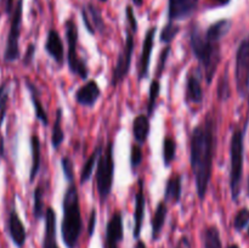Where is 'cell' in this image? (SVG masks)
<instances>
[{
  "instance_id": "obj_37",
  "label": "cell",
  "mask_w": 249,
  "mask_h": 248,
  "mask_svg": "<svg viewBox=\"0 0 249 248\" xmlns=\"http://www.w3.org/2000/svg\"><path fill=\"white\" fill-rule=\"evenodd\" d=\"M61 165H62V170L66 179L70 182L73 181V179H74V174H73V163L68 156H65V157L61 159Z\"/></svg>"
},
{
  "instance_id": "obj_31",
  "label": "cell",
  "mask_w": 249,
  "mask_h": 248,
  "mask_svg": "<svg viewBox=\"0 0 249 248\" xmlns=\"http://www.w3.org/2000/svg\"><path fill=\"white\" fill-rule=\"evenodd\" d=\"M160 80L155 79L152 80L150 87V96H148V105H147V117L153 116V112H155L156 108V104H157V99L158 95H160Z\"/></svg>"
},
{
  "instance_id": "obj_50",
  "label": "cell",
  "mask_w": 249,
  "mask_h": 248,
  "mask_svg": "<svg viewBox=\"0 0 249 248\" xmlns=\"http://www.w3.org/2000/svg\"><path fill=\"white\" fill-rule=\"evenodd\" d=\"M178 248H181V247H178Z\"/></svg>"
},
{
  "instance_id": "obj_45",
  "label": "cell",
  "mask_w": 249,
  "mask_h": 248,
  "mask_svg": "<svg viewBox=\"0 0 249 248\" xmlns=\"http://www.w3.org/2000/svg\"><path fill=\"white\" fill-rule=\"evenodd\" d=\"M133 2H134V5H135V6H141V5H142V2H143V0H133Z\"/></svg>"
},
{
  "instance_id": "obj_6",
  "label": "cell",
  "mask_w": 249,
  "mask_h": 248,
  "mask_svg": "<svg viewBox=\"0 0 249 248\" xmlns=\"http://www.w3.org/2000/svg\"><path fill=\"white\" fill-rule=\"evenodd\" d=\"M66 39H67L68 53H67V63L68 68L72 73L77 74L80 79H87L89 77V70H88L87 62L79 57L78 53V27L72 18L65 22Z\"/></svg>"
},
{
  "instance_id": "obj_11",
  "label": "cell",
  "mask_w": 249,
  "mask_h": 248,
  "mask_svg": "<svg viewBox=\"0 0 249 248\" xmlns=\"http://www.w3.org/2000/svg\"><path fill=\"white\" fill-rule=\"evenodd\" d=\"M122 240H123V218L121 212H116L112 214L107 224L105 248H118Z\"/></svg>"
},
{
  "instance_id": "obj_26",
  "label": "cell",
  "mask_w": 249,
  "mask_h": 248,
  "mask_svg": "<svg viewBox=\"0 0 249 248\" xmlns=\"http://www.w3.org/2000/svg\"><path fill=\"white\" fill-rule=\"evenodd\" d=\"M102 150H104V146L97 145L96 148L92 151L91 155H90L89 157H88V159L84 162L82 172H80V184H84V182H87L88 180L91 177L92 172H94L95 163H97V160H99V157L100 155H101Z\"/></svg>"
},
{
  "instance_id": "obj_28",
  "label": "cell",
  "mask_w": 249,
  "mask_h": 248,
  "mask_svg": "<svg viewBox=\"0 0 249 248\" xmlns=\"http://www.w3.org/2000/svg\"><path fill=\"white\" fill-rule=\"evenodd\" d=\"M61 122H62V108H58L56 112V119L53 126V135H51V142H53L55 150H57L65 140V134H63Z\"/></svg>"
},
{
  "instance_id": "obj_42",
  "label": "cell",
  "mask_w": 249,
  "mask_h": 248,
  "mask_svg": "<svg viewBox=\"0 0 249 248\" xmlns=\"http://www.w3.org/2000/svg\"><path fill=\"white\" fill-rule=\"evenodd\" d=\"M230 1L231 0H214V4H215L216 6H225V5H228Z\"/></svg>"
},
{
  "instance_id": "obj_3",
  "label": "cell",
  "mask_w": 249,
  "mask_h": 248,
  "mask_svg": "<svg viewBox=\"0 0 249 248\" xmlns=\"http://www.w3.org/2000/svg\"><path fill=\"white\" fill-rule=\"evenodd\" d=\"M190 45L199 65L203 67L207 84H211L221 60L220 44L208 40L198 26H194L190 33Z\"/></svg>"
},
{
  "instance_id": "obj_49",
  "label": "cell",
  "mask_w": 249,
  "mask_h": 248,
  "mask_svg": "<svg viewBox=\"0 0 249 248\" xmlns=\"http://www.w3.org/2000/svg\"><path fill=\"white\" fill-rule=\"evenodd\" d=\"M248 235H249V229H248Z\"/></svg>"
},
{
  "instance_id": "obj_29",
  "label": "cell",
  "mask_w": 249,
  "mask_h": 248,
  "mask_svg": "<svg viewBox=\"0 0 249 248\" xmlns=\"http://www.w3.org/2000/svg\"><path fill=\"white\" fill-rule=\"evenodd\" d=\"M175 153H177V142L170 136H165L163 141V162L165 167H169L175 159Z\"/></svg>"
},
{
  "instance_id": "obj_25",
  "label": "cell",
  "mask_w": 249,
  "mask_h": 248,
  "mask_svg": "<svg viewBox=\"0 0 249 248\" xmlns=\"http://www.w3.org/2000/svg\"><path fill=\"white\" fill-rule=\"evenodd\" d=\"M231 29V21L230 19H220V21L215 22L212 24L207 32L204 33L206 38L211 41H215V43H220L221 38L229 33Z\"/></svg>"
},
{
  "instance_id": "obj_8",
  "label": "cell",
  "mask_w": 249,
  "mask_h": 248,
  "mask_svg": "<svg viewBox=\"0 0 249 248\" xmlns=\"http://www.w3.org/2000/svg\"><path fill=\"white\" fill-rule=\"evenodd\" d=\"M134 46H135V40H134V33L130 28H126L125 31V41L119 53L118 58H117L116 66L113 67L112 72V87L116 88L119 83L123 82L128 75L129 70L131 66V58H133Z\"/></svg>"
},
{
  "instance_id": "obj_21",
  "label": "cell",
  "mask_w": 249,
  "mask_h": 248,
  "mask_svg": "<svg viewBox=\"0 0 249 248\" xmlns=\"http://www.w3.org/2000/svg\"><path fill=\"white\" fill-rule=\"evenodd\" d=\"M182 192V182L181 175L174 174L168 179L167 186L164 192V201L172 202V203H179L181 198Z\"/></svg>"
},
{
  "instance_id": "obj_17",
  "label": "cell",
  "mask_w": 249,
  "mask_h": 248,
  "mask_svg": "<svg viewBox=\"0 0 249 248\" xmlns=\"http://www.w3.org/2000/svg\"><path fill=\"white\" fill-rule=\"evenodd\" d=\"M146 198L143 194V181L139 179V190L135 194V208H134V237L139 238L142 228V221L145 218Z\"/></svg>"
},
{
  "instance_id": "obj_10",
  "label": "cell",
  "mask_w": 249,
  "mask_h": 248,
  "mask_svg": "<svg viewBox=\"0 0 249 248\" xmlns=\"http://www.w3.org/2000/svg\"><path fill=\"white\" fill-rule=\"evenodd\" d=\"M199 0H169L168 16L169 22L180 21L191 16L196 11Z\"/></svg>"
},
{
  "instance_id": "obj_40",
  "label": "cell",
  "mask_w": 249,
  "mask_h": 248,
  "mask_svg": "<svg viewBox=\"0 0 249 248\" xmlns=\"http://www.w3.org/2000/svg\"><path fill=\"white\" fill-rule=\"evenodd\" d=\"M96 216L97 213L95 209H92L91 213H90V218H89V224H88V236L91 237L92 233L95 231V225H96Z\"/></svg>"
},
{
  "instance_id": "obj_38",
  "label": "cell",
  "mask_w": 249,
  "mask_h": 248,
  "mask_svg": "<svg viewBox=\"0 0 249 248\" xmlns=\"http://www.w3.org/2000/svg\"><path fill=\"white\" fill-rule=\"evenodd\" d=\"M169 53H170V45H167L164 48V50L162 51V53H160V62H158V67H157V78L162 77V73H163V71H164L165 63H167Z\"/></svg>"
},
{
  "instance_id": "obj_46",
  "label": "cell",
  "mask_w": 249,
  "mask_h": 248,
  "mask_svg": "<svg viewBox=\"0 0 249 248\" xmlns=\"http://www.w3.org/2000/svg\"><path fill=\"white\" fill-rule=\"evenodd\" d=\"M228 248H240L237 245H230Z\"/></svg>"
},
{
  "instance_id": "obj_33",
  "label": "cell",
  "mask_w": 249,
  "mask_h": 248,
  "mask_svg": "<svg viewBox=\"0 0 249 248\" xmlns=\"http://www.w3.org/2000/svg\"><path fill=\"white\" fill-rule=\"evenodd\" d=\"M180 32V27L174 24L173 22H168L165 24V27L163 28L162 33H160V41L167 45H169L173 40L175 39V36L178 35V33Z\"/></svg>"
},
{
  "instance_id": "obj_9",
  "label": "cell",
  "mask_w": 249,
  "mask_h": 248,
  "mask_svg": "<svg viewBox=\"0 0 249 248\" xmlns=\"http://www.w3.org/2000/svg\"><path fill=\"white\" fill-rule=\"evenodd\" d=\"M236 85L240 96H246L249 88V38L243 39L236 53Z\"/></svg>"
},
{
  "instance_id": "obj_13",
  "label": "cell",
  "mask_w": 249,
  "mask_h": 248,
  "mask_svg": "<svg viewBox=\"0 0 249 248\" xmlns=\"http://www.w3.org/2000/svg\"><path fill=\"white\" fill-rule=\"evenodd\" d=\"M202 70L195 68L189 73L186 83V99L194 105H201L203 102V89H202Z\"/></svg>"
},
{
  "instance_id": "obj_30",
  "label": "cell",
  "mask_w": 249,
  "mask_h": 248,
  "mask_svg": "<svg viewBox=\"0 0 249 248\" xmlns=\"http://www.w3.org/2000/svg\"><path fill=\"white\" fill-rule=\"evenodd\" d=\"M44 190L43 185H38L34 190V207L33 213L34 218L36 220H40L44 215H45V211H44Z\"/></svg>"
},
{
  "instance_id": "obj_18",
  "label": "cell",
  "mask_w": 249,
  "mask_h": 248,
  "mask_svg": "<svg viewBox=\"0 0 249 248\" xmlns=\"http://www.w3.org/2000/svg\"><path fill=\"white\" fill-rule=\"evenodd\" d=\"M45 50L57 65L62 66L65 62V49H63L62 39L56 29H50L48 33V38L45 41Z\"/></svg>"
},
{
  "instance_id": "obj_20",
  "label": "cell",
  "mask_w": 249,
  "mask_h": 248,
  "mask_svg": "<svg viewBox=\"0 0 249 248\" xmlns=\"http://www.w3.org/2000/svg\"><path fill=\"white\" fill-rule=\"evenodd\" d=\"M26 87L28 89L29 94H31V100L33 102L34 111H36V116L44 125H48L49 124V117L46 113L45 108H44L43 104H41L40 99V91H39L38 87H36L34 83H32L29 79H26Z\"/></svg>"
},
{
  "instance_id": "obj_5",
  "label": "cell",
  "mask_w": 249,
  "mask_h": 248,
  "mask_svg": "<svg viewBox=\"0 0 249 248\" xmlns=\"http://www.w3.org/2000/svg\"><path fill=\"white\" fill-rule=\"evenodd\" d=\"M113 173H114V162H113V142L108 141L106 147L102 150L97 160L96 170V187L101 203H105L108 198L112 191L113 185Z\"/></svg>"
},
{
  "instance_id": "obj_34",
  "label": "cell",
  "mask_w": 249,
  "mask_h": 248,
  "mask_svg": "<svg viewBox=\"0 0 249 248\" xmlns=\"http://www.w3.org/2000/svg\"><path fill=\"white\" fill-rule=\"evenodd\" d=\"M231 95V89H230V83H229V75L228 72L224 73L223 77L219 80L218 85V97L220 101H226L229 100Z\"/></svg>"
},
{
  "instance_id": "obj_23",
  "label": "cell",
  "mask_w": 249,
  "mask_h": 248,
  "mask_svg": "<svg viewBox=\"0 0 249 248\" xmlns=\"http://www.w3.org/2000/svg\"><path fill=\"white\" fill-rule=\"evenodd\" d=\"M31 150H32V167L31 174H29V181L33 182L38 175L39 169H40L41 162V148H40V139L36 134L31 136Z\"/></svg>"
},
{
  "instance_id": "obj_7",
  "label": "cell",
  "mask_w": 249,
  "mask_h": 248,
  "mask_svg": "<svg viewBox=\"0 0 249 248\" xmlns=\"http://www.w3.org/2000/svg\"><path fill=\"white\" fill-rule=\"evenodd\" d=\"M22 15H23V0H17L14 7L10 23L9 34H7L6 48L4 53L5 62H15L19 57V36L22 28Z\"/></svg>"
},
{
  "instance_id": "obj_36",
  "label": "cell",
  "mask_w": 249,
  "mask_h": 248,
  "mask_svg": "<svg viewBox=\"0 0 249 248\" xmlns=\"http://www.w3.org/2000/svg\"><path fill=\"white\" fill-rule=\"evenodd\" d=\"M142 162V150H141L140 145H133L131 146L130 152V164L133 170L138 169L139 165Z\"/></svg>"
},
{
  "instance_id": "obj_14",
  "label": "cell",
  "mask_w": 249,
  "mask_h": 248,
  "mask_svg": "<svg viewBox=\"0 0 249 248\" xmlns=\"http://www.w3.org/2000/svg\"><path fill=\"white\" fill-rule=\"evenodd\" d=\"M7 230H9L10 237H11L12 242L17 246L18 248H22L24 246L27 238L26 228H24L23 223H22L21 218L17 214L16 209L12 208L9 214V219H7Z\"/></svg>"
},
{
  "instance_id": "obj_1",
  "label": "cell",
  "mask_w": 249,
  "mask_h": 248,
  "mask_svg": "<svg viewBox=\"0 0 249 248\" xmlns=\"http://www.w3.org/2000/svg\"><path fill=\"white\" fill-rule=\"evenodd\" d=\"M216 147V122L212 112L203 122L195 126L190 141V162L196 180L198 198L203 201L208 191L213 170L214 153Z\"/></svg>"
},
{
  "instance_id": "obj_16",
  "label": "cell",
  "mask_w": 249,
  "mask_h": 248,
  "mask_svg": "<svg viewBox=\"0 0 249 248\" xmlns=\"http://www.w3.org/2000/svg\"><path fill=\"white\" fill-rule=\"evenodd\" d=\"M82 17L90 34H95V32L102 33L105 31V22L102 19L101 11L92 4H89L87 7H83Z\"/></svg>"
},
{
  "instance_id": "obj_12",
  "label": "cell",
  "mask_w": 249,
  "mask_h": 248,
  "mask_svg": "<svg viewBox=\"0 0 249 248\" xmlns=\"http://www.w3.org/2000/svg\"><path fill=\"white\" fill-rule=\"evenodd\" d=\"M157 32V27H151L146 32L145 40L142 44V53H141L140 61H139V80H142L143 78L147 77L148 68H150L151 53H152L153 44H155V35Z\"/></svg>"
},
{
  "instance_id": "obj_35",
  "label": "cell",
  "mask_w": 249,
  "mask_h": 248,
  "mask_svg": "<svg viewBox=\"0 0 249 248\" xmlns=\"http://www.w3.org/2000/svg\"><path fill=\"white\" fill-rule=\"evenodd\" d=\"M249 224V209L242 208L237 212L233 220V226L237 231H242Z\"/></svg>"
},
{
  "instance_id": "obj_39",
  "label": "cell",
  "mask_w": 249,
  "mask_h": 248,
  "mask_svg": "<svg viewBox=\"0 0 249 248\" xmlns=\"http://www.w3.org/2000/svg\"><path fill=\"white\" fill-rule=\"evenodd\" d=\"M125 15H126V21H128L129 27H130V31L134 34L138 31V22H136L135 15H134V10L131 6H126L125 9Z\"/></svg>"
},
{
  "instance_id": "obj_4",
  "label": "cell",
  "mask_w": 249,
  "mask_h": 248,
  "mask_svg": "<svg viewBox=\"0 0 249 248\" xmlns=\"http://www.w3.org/2000/svg\"><path fill=\"white\" fill-rule=\"evenodd\" d=\"M248 123V122H247ZM245 128L235 129L231 138L230 157H231V173H230V189L233 201H237L241 192V181L243 175V160H245Z\"/></svg>"
},
{
  "instance_id": "obj_27",
  "label": "cell",
  "mask_w": 249,
  "mask_h": 248,
  "mask_svg": "<svg viewBox=\"0 0 249 248\" xmlns=\"http://www.w3.org/2000/svg\"><path fill=\"white\" fill-rule=\"evenodd\" d=\"M202 241H203V248H223L220 232H219L218 228L214 225L204 229L203 233H202Z\"/></svg>"
},
{
  "instance_id": "obj_43",
  "label": "cell",
  "mask_w": 249,
  "mask_h": 248,
  "mask_svg": "<svg viewBox=\"0 0 249 248\" xmlns=\"http://www.w3.org/2000/svg\"><path fill=\"white\" fill-rule=\"evenodd\" d=\"M4 156V140L2 138H0V157Z\"/></svg>"
},
{
  "instance_id": "obj_32",
  "label": "cell",
  "mask_w": 249,
  "mask_h": 248,
  "mask_svg": "<svg viewBox=\"0 0 249 248\" xmlns=\"http://www.w3.org/2000/svg\"><path fill=\"white\" fill-rule=\"evenodd\" d=\"M10 94V85L9 82H5L0 85V126L4 122L5 114L7 109V102H9Z\"/></svg>"
},
{
  "instance_id": "obj_22",
  "label": "cell",
  "mask_w": 249,
  "mask_h": 248,
  "mask_svg": "<svg viewBox=\"0 0 249 248\" xmlns=\"http://www.w3.org/2000/svg\"><path fill=\"white\" fill-rule=\"evenodd\" d=\"M150 119L145 114H139L133 122L134 139L138 143H145L150 134Z\"/></svg>"
},
{
  "instance_id": "obj_19",
  "label": "cell",
  "mask_w": 249,
  "mask_h": 248,
  "mask_svg": "<svg viewBox=\"0 0 249 248\" xmlns=\"http://www.w3.org/2000/svg\"><path fill=\"white\" fill-rule=\"evenodd\" d=\"M43 248H58L56 242V214L51 207L45 212V235Z\"/></svg>"
},
{
  "instance_id": "obj_47",
  "label": "cell",
  "mask_w": 249,
  "mask_h": 248,
  "mask_svg": "<svg viewBox=\"0 0 249 248\" xmlns=\"http://www.w3.org/2000/svg\"><path fill=\"white\" fill-rule=\"evenodd\" d=\"M248 195H249V177H248Z\"/></svg>"
},
{
  "instance_id": "obj_41",
  "label": "cell",
  "mask_w": 249,
  "mask_h": 248,
  "mask_svg": "<svg viewBox=\"0 0 249 248\" xmlns=\"http://www.w3.org/2000/svg\"><path fill=\"white\" fill-rule=\"evenodd\" d=\"M34 53H36V46H34V44H31V45L28 46V49H27L26 55H24V57H23V65L24 66L31 65L32 61H33Z\"/></svg>"
},
{
  "instance_id": "obj_48",
  "label": "cell",
  "mask_w": 249,
  "mask_h": 248,
  "mask_svg": "<svg viewBox=\"0 0 249 248\" xmlns=\"http://www.w3.org/2000/svg\"><path fill=\"white\" fill-rule=\"evenodd\" d=\"M100 1H101V2H106L107 0H100Z\"/></svg>"
},
{
  "instance_id": "obj_15",
  "label": "cell",
  "mask_w": 249,
  "mask_h": 248,
  "mask_svg": "<svg viewBox=\"0 0 249 248\" xmlns=\"http://www.w3.org/2000/svg\"><path fill=\"white\" fill-rule=\"evenodd\" d=\"M101 95L99 85L95 80H89L75 91V101L82 106L92 107Z\"/></svg>"
},
{
  "instance_id": "obj_2",
  "label": "cell",
  "mask_w": 249,
  "mask_h": 248,
  "mask_svg": "<svg viewBox=\"0 0 249 248\" xmlns=\"http://www.w3.org/2000/svg\"><path fill=\"white\" fill-rule=\"evenodd\" d=\"M63 219L61 224L62 240L67 248H75L78 246L79 236L82 233L83 223L80 214L79 194L74 181H71L63 196Z\"/></svg>"
},
{
  "instance_id": "obj_44",
  "label": "cell",
  "mask_w": 249,
  "mask_h": 248,
  "mask_svg": "<svg viewBox=\"0 0 249 248\" xmlns=\"http://www.w3.org/2000/svg\"><path fill=\"white\" fill-rule=\"evenodd\" d=\"M135 248H147V247H146V245H145V243H143V241L139 240L138 242H136Z\"/></svg>"
},
{
  "instance_id": "obj_24",
  "label": "cell",
  "mask_w": 249,
  "mask_h": 248,
  "mask_svg": "<svg viewBox=\"0 0 249 248\" xmlns=\"http://www.w3.org/2000/svg\"><path fill=\"white\" fill-rule=\"evenodd\" d=\"M167 214H168L167 202L163 199V201H160V203H158L152 218V238L155 241L158 240V237H160V231H162L163 226H164V223H165V219H167Z\"/></svg>"
}]
</instances>
